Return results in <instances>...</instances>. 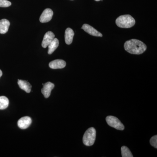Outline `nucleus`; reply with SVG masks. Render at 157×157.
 I'll list each match as a JSON object with an SVG mask.
<instances>
[{
    "label": "nucleus",
    "mask_w": 157,
    "mask_h": 157,
    "mask_svg": "<svg viewBox=\"0 0 157 157\" xmlns=\"http://www.w3.org/2000/svg\"><path fill=\"white\" fill-rule=\"evenodd\" d=\"M17 83L21 89L25 91L26 93H30L31 89H32V85L28 82L26 80L18 79Z\"/></svg>",
    "instance_id": "obj_12"
},
{
    "label": "nucleus",
    "mask_w": 157,
    "mask_h": 157,
    "mask_svg": "<svg viewBox=\"0 0 157 157\" xmlns=\"http://www.w3.org/2000/svg\"><path fill=\"white\" fill-rule=\"evenodd\" d=\"M74 36V31L70 28L66 30L65 34V42L67 45H70L73 42V38Z\"/></svg>",
    "instance_id": "obj_11"
},
{
    "label": "nucleus",
    "mask_w": 157,
    "mask_h": 157,
    "mask_svg": "<svg viewBox=\"0 0 157 157\" xmlns=\"http://www.w3.org/2000/svg\"><path fill=\"white\" fill-rule=\"evenodd\" d=\"M53 15V12L52 9H45L40 16L39 20L42 23L48 22L52 19Z\"/></svg>",
    "instance_id": "obj_5"
},
{
    "label": "nucleus",
    "mask_w": 157,
    "mask_h": 157,
    "mask_svg": "<svg viewBox=\"0 0 157 157\" xmlns=\"http://www.w3.org/2000/svg\"><path fill=\"white\" fill-rule=\"evenodd\" d=\"M122 156L123 157H133V155L129 149L126 146H122L121 148Z\"/></svg>",
    "instance_id": "obj_16"
},
{
    "label": "nucleus",
    "mask_w": 157,
    "mask_h": 157,
    "mask_svg": "<svg viewBox=\"0 0 157 157\" xmlns=\"http://www.w3.org/2000/svg\"><path fill=\"white\" fill-rule=\"evenodd\" d=\"M59 45V41L57 38H54L52 42H51L48 45V54H52L56 49L58 48Z\"/></svg>",
    "instance_id": "obj_14"
},
{
    "label": "nucleus",
    "mask_w": 157,
    "mask_h": 157,
    "mask_svg": "<svg viewBox=\"0 0 157 157\" xmlns=\"http://www.w3.org/2000/svg\"><path fill=\"white\" fill-rule=\"evenodd\" d=\"M2 75V70H0V78H1V76Z\"/></svg>",
    "instance_id": "obj_19"
},
{
    "label": "nucleus",
    "mask_w": 157,
    "mask_h": 157,
    "mask_svg": "<svg viewBox=\"0 0 157 157\" xmlns=\"http://www.w3.org/2000/svg\"><path fill=\"white\" fill-rule=\"evenodd\" d=\"M96 131L93 127L87 129L85 132L82 138V141L85 145L87 146L93 145L95 141Z\"/></svg>",
    "instance_id": "obj_3"
},
{
    "label": "nucleus",
    "mask_w": 157,
    "mask_h": 157,
    "mask_svg": "<svg viewBox=\"0 0 157 157\" xmlns=\"http://www.w3.org/2000/svg\"><path fill=\"white\" fill-rule=\"evenodd\" d=\"M54 38L55 35L52 32L49 31L46 33L42 40V47L44 48H46V47H48V45L51 42H52Z\"/></svg>",
    "instance_id": "obj_9"
},
{
    "label": "nucleus",
    "mask_w": 157,
    "mask_h": 157,
    "mask_svg": "<svg viewBox=\"0 0 157 157\" xmlns=\"http://www.w3.org/2000/svg\"><path fill=\"white\" fill-rule=\"evenodd\" d=\"M82 29L83 30L85 31L87 33L91 35V36H103V35H102L101 33L98 32L96 29H95L93 27H92L91 26L89 25L85 24L82 25Z\"/></svg>",
    "instance_id": "obj_7"
},
{
    "label": "nucleus",
    "mask_w": 157,
    "mask_h": 157,
    "mask_svg": "<svg viewBox=\"0 0 157 157\" xmlns=\"http://www.w3.org/2000/svg\"><path fill=\"white\" fill-rule=\"evenodd\" d=\"M107 124L112 128L117 130L123 131L124 129V126L121 121L115 117L113 116H107L106 118Z\"/></svg>",
    "instance_id": "obj_4"
},
{
    "label": "nucleus",
    "mask_w": 157,
    "mask_h": 157,
    "mask_svg": "<svg viewBox=\"0 0 157 157\" xmlns=\"http://www.w3.org/2000/svg\"><path fill=\"white\" fill-rule=\"evenodd\" d=\"M11 2L8 0H0V7L6 8L11 6Z\"/></svg>",
    "instance_id": "obj_17"
},
{
    "label": "nucleus",
    "mask_w": 157,
    "mask_h": 157,
    "mask_svg": "<svg viewBox=\"0 0 157 157\" xmlns=\"http://www.w3.org/2000/svg\"><path fill=\"white\" fill-rule=\"evenodd\" d=\"M10 23L9 20L3 19L0 20V34H6L9 30Z\"/></svg>",
    "instance_id": "obj_13"
},
{
    "label": "nucleus",
    "mask_w": 157,
    "mask_h": 157,
    "mask_svg": "<svg viewBox=\"0 0 157 157\" xmlns=\"http://www.w3.org/2000/svg\"><path fill=\"white\" fill-rule=\"evenodd\" d=\"M9 105V100L5 96L0 97V109H5L8 107Z\"/></svg>",
    "instance_id": "obj_15"
},
{
    "label": "nucleus",
    "mask_w": 157,
    "mask_h": 157,
    "mask_svg": "<svg viewBox=\"0 0 157 157\" xmlns=\"http://www.w3.org/2000/svg\"><path fill=\"white\" fill-rule=\"evenodd\" d=\"M53 83L50 82H48L43 85V87L42 89V93L45 98H49L50 96L51 91L54 87Z\"/></svg>",
    "instance_id": "obj_8"
},
{
    "label": "nucleus",
    "mask_w": 157,
    "mask_h": 157,
    "mask_svg": "<svg viewBox=\"0 0 157 157\" xmlns=\"http://www.w3.org/2000/svg\"><path fill=\"white\" fill-rule=\"evenodd\" d=\"M125 50L132 54L140 55L147 49L146 45L143 42L136 39L128 40L124 44Z\"/></svg>",
    "instance_id": "obj_1"
},
{
    "label": "nucleus",
    "mask_w": 157,
    "mask_h": 157,
    "mask_svg": "<svg viewBox=\"0 0 157 157\" xmlns=\"http://www.w3.org/2000/svg\"><path fill=\"white\" fill-rule=\"evenodd\" d=\"M95 1H97V2H99V1H101V0H95Z\"/></svg>",
    "instance_id": "obj_20"
},
{
    "label": "nucleus",
    "mask_w": 157,
    "mask_h": 157,
    "mask_svg": "<svg viewBox=\"0 0 157 157\" xmlns=\"http://www.w3.org/2000/svg\"><path fill=\"white\" fill-rule=\"evenodd\" d=\"M116 24L118 27L121 28H130L135 25V20L131 15L126 14L118 17L116 20Z\"/></svg>",
    "instance_id": "obj_2"
},
{
    "label": "nucleus",
    "mask_w": 157,
    "mask_h": 157,
    "mask_svg": "<svg viewBox=\"0 0 157 157\" xmlns=\"http://www.w3.org/2000/svg\"><path fill=\"white\" fill-rule=\"evenodd\" d=\"M32 120L29 117L25 116L21 117L17 121V126L20 128L25 129L27 128L32 124Z\"/></svg>",
    "instance_id": "obj_6"
},
{
    "label": "nucleus",
    "mask_w": 157,
    "mask_h": 157,
    "mask_svg": "<svg viewBox=\"0 0 157 157\" xmlns=\"http://www.w3.org/2000/svg\"><path fill=\"white\" fill-rule=\"evenodd\" d=\"M66 66V62L63 60L56 59L49 63V67L52 69H63Z\"/></svg>",
    "instance_id": "obj_10"
},
{
    "label": "nucleus",
    "mask_w": 157,
    "mask_h": 157,
    "mask_svg": "<svg viewBox=\"0 0 157 157\" xmlns=\"http://www.w3.org/2000/svg\"><path fill=\"white\" fill-rule=\"evenodd\" d=\"M151 146L154 147L155 148H157V136L155 135L151 138L150 140Z\"/></svg>",
    "instance_id": "obj_18"
}]
</instances>
